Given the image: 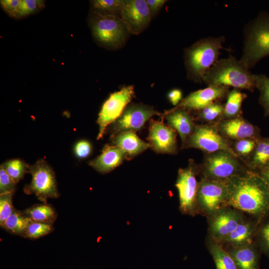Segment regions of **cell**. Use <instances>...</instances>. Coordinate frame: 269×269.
Listing matches in <instances>:
<instances>
[{"label": "cell", "mask_w": 269, "mask_h": 269, "mask_svg": "<svg viewBox=\"0 0 269 269\" xmlns=\"http://www.w3.org/2000/svg\"><path fill=\"white\" fill-rule=\"evenodd\" d=\"M226 206L261 217L269 212V186L256 171L245 169L228 181Z\"/></svg>", "instance_id": "cell-1"}, {"label": "cell", "mask_w": 269, "mask_h": 269, "mask_svg": "<svg viewBox=\"0 0 269 269\" xmlns=\"http://www.w3.org/2000/svg\"><path fill=\"white\" fill-rule=\"evenodd\" d=\"M225 41L224 36L201 38L184 51V63L187 77L198 83L218 61Z\"/></svg>", "instance_id": "cell-2"}, {"label": "cell", "mask_w": 269, "mask_h": 269, "mask_svg": "<svg viewBox=\"0 0 269 269\" xmlns=\"http://www.w3.org/2000/svg\"><path fill=\"white\" fill-rule=\"evenodd\" d=\"M203 82L207 86L232 87L250 91L256 89L255 74L240 59L231 54L218 60L205 74Z\"/></svg>", "instance_id": "cell-3"}, {"label": "cell", "mask_w": 269, "mask_h": 269, "mask_svg": "<svg viewBox=\"0 0 269 269\" xmlns=\"http://www.w3.org/2000/svg\"><path fill=\"white\" fill-rule=\"evenodd\" d=\"M269 56V13L261 12L246 26L240 60L250 69Z\"/></svg>", "instance_id": "cell-4"}, {"label": "cell", "mask_w": 269, "mask_h": 269, "mask_svg": "<svg viewBox=\"0 0 269 269\" xmlns=\"http://www.w3.org/2000/svg\"><path fill=\"white\" fill-rule=\"evenodd\" d=\"M90 25L93 37L98 44L109 49L122 46L129 32L122 18L117 16L93 12Z\"/></svg>", "instance_id": "cell-5"}, {"label": "cell", "mask_w": 269, "mask_h": 269, "mask_svg": "<svg viewBox=\"0 0 269 269\" xmlns=\"http://www.w3.org/2000/svg\"><path fill=\"white\" fill-rule=\"evenodd\" d=\"M240 159L225 150L205 154L203 161L199 167V172L202 178L228 181L246 169Z\"/></svg>", "instance_id": "cell-6"}, {"label": "cell", "mask_w": 269, "mask_h": 269, "mask_svg": "<svg viewBox=\"0 0 269 269\" xmlns=\"http://www.w3.org/2000/svg\"><path fill=\"white\" fill-rule=\"evenodd\" d=\"M27 173L31 175L32 179L23 188L25 194L35 195L44 203L49 198L59 197L55 172L44 159L29 165Z\"/></svg>", "instance_id": "cell-7"}, {"label": "cell", "mask_w": 269, "mask_h": 269, "mask_svg": "<svg viewBox=\"0 0 269 269\" xmlns=\"http://www.w3.org/2000/svg\"><path fill=\"white\" fill-rule=\"evenodd\" d=\"M228 193V181L204 178L198 182L196 205L198 213L212 215L226 206Z\"/></svg>", "instance_id": "cell-8"}, {"label": "cell", "mask_w": 269, "mask_h": 269, "mask_svg": "<svg viewBox=\"0 0 269 269\" xmlns=\"http://www.w3.org/2000/svg\"><path fill=\"white\" fill-rule=\"evenodd\" d=\"M199 166L194 160H189L188 166L179 168L175 183L179 198V210L183 214L194 216L198 214L196 205V195L198 182L196 175Z\"/></svg>", "instance_id": "cell-9"}, {"label": "cell", "mask_w": 269, "mask_h": 269, "mask_svg": "<svg viewBox=\"0 0 269 269\" xmlns=\"http://www.w3.org/2000/svg\"><path fill=\"white\" fill-rule=\"evenodd\" d=\"M185 148H195L205 154L225 150L239 158L233 150L230 141L219 132L216 124L196 125L194 132L187 140Z\"/></svg>", "instance_id": "cell-10"}, {"label": "cell", "mask_w": 269, "mask_h": 269, "mask_svg": "<svg viewBox=\"0 0 269 269\" xmlns=\"http://www.w3.org/2000/svg\"><path fill=\"white\" fill-rule=\"evenodd\" d=\"M134 95V87L128 86L110 95L104 103L98 115L97 123L99 133L97 139L103 138L108 126L121 116Z\"/></svg>", "instance_id": "cell-11"}, {"label": "cell", "mask_w": 269, "mask_h": 269, "mask_svg": "<svg viewBox=\"0 0 269 269\" xmlns=\"http://www.w3.org/2000/svg\"><path fill=\"white\" fill-rule=\"evenodd\" d=\"M155 115H161L149 106L142 104L127 106L121 116L112 124V135L127 131H138Z\"/></svg>", "instance_id": "cell-12"}, {"label": "cell", "mask_w": 269, "mask_h": 269, "mask_svg": "<svg viewBox=\"0 0 269 269\" xmlns=\"http://www.w3.org/2000/svg\"><path fill=\"white\" fill-rule=\"evenodd\" d=\"M208 217L210 235L213 241L219 244L244 219L240 211L229 206L221 208Z\"/></svg>", "instance_id": "cell-13"}, {"label": "cell", "mask_w": 269, "mask_h": 269, "mask_svg": "<svg viewBox=\"0 0 269 269\" xmlns=\"http://www.w3.org/2000/svg\"><path fill=\"white\" fill-rule=\"evenodd\" d=\"M147 137L150 147L158 153L174 154L177 152L176 132L163 121L151 120Z\"/></svg>", "instance_id": "cell-14"}, {"label": "cell", "mask_w": 269, "mask_h": 269, "mask_svg": "<svg viewBox=\"0 0 269 269\" xmlns=\"http://www.w3.org/2000/svg\"><path fill=\"white\" fill-rule=\"evenodd\" d=\"M121 18L129 32L138 34L148 25L150 14L145 0H125Z\"/></svg>", "instance_id": "cell-15"}, {"label": "cell", "mask_w": 269, "mask_h": 269, "mask_svg": "<svg viewBox=\"0 0 269 269\" xmlns=\"http://www.w3.org/2000/svg\"><path fill=\"white\" fill-rule=\"evenodd\" d=\"M229 87L209 85L207 87L193 92L174 108H182L190 112H198L216 102L226 98Z\"/></svg>", "instance_id": "cell-16"}, {"label": "cell", "mask_w": 269, "mask_h": 269, "mask_svg": "<svg viewBox=\"0 0 269 269\" xmlns=\"http://www.w3.org/2000/svg\"><path fill=\"white\" fill-rule=\"evenodd\" d=\"M221 134L228 140H238L246 138L259 139V129L242 117L222 120L216 124Z\"/></svg>", "instance_id": "cell-17"}, {"label": "cell", "mask_w": 269, "mask_h": 269, "mask_svg": "<svg viewBox=\"0 0 269 269\" xmlns=\"http://www.w3.org/2000/svg\"><path fill=\"white\" fill-rule=\"evenodd\" d=\"M161 115L164 116L169 126L178 133L181 140L182 148H185L187 140L196 126L191 112L182 108H174Z\"/></svg>", "instance_id": "cell-18"}, {"label": "cell", "mask_w": 269, "mask_h": 269, "mask_svg": "<svg viewBox=\"0 0 269 269\" xmlns=\"http://www.w3.org/2000/svg\"><path fill=\"white\" fill-rule=\"evenodd\" d=\"M126 158L125 153L117 146L107 144L102 153L89 162V165L97 171L106 173L119 166Z\"/></svg>", "instance_id": "cell-19"}, {"label": "cell", "mask_w": 269, "mask_h": 269, "mask_svg": "<svg viewBox=\"0 0 269 269\" xmlns=\"http://www.w3.org/2000/svg\"><path fill=\"white\" fill-rule=\"evenodd\" d=\"M112 143L119 147L130 159L141 153L150 147L148 143L141 140L134 131L119 133L112 137Z\"/></svg>", "instance_id": "cell-20"}, {"label": "cell", "mask_w": 269, "mask_h": 269, "mask_svg": "<svg viewBox=\"0 0 269 269\" xmlns=\"http://www.w3.org/2000/svg\"><path fill=\"white\" fill-rule=\"evenodd\" d=\"M227 252L233 259L237 269H259V256L252 244L231 247Z\"/></svg>", "instance_id": "cell-21"}, {"label": "cell", "mask_w": 269, "mask_h": 269, "mask_svg": "<svg viewBox=\"0 0 269 269\" xmlns=\"http://www.w3.org/2000/svg\"><path fill=\"white\" fill-rule=\"evenodd\" d=\"M246 165L249 169L260 171L269 166V137H261L247 160Z\"/></svg>", "instance_id": "cell-22"}, {"label": "cell", "mask_w": 269, "mask_h": 269, "mask_svg": "<svg viewBox=\"0 0 269 269\" xmlns=\"http://www.w3.org/2000/svg\"><path fill=\"white\" fill-rule=\"evenodd\" d=\"M255 230L254 224L244 219L221 243L229 245L232 247L251 244Z\"/></svg>", "instance_id": "cell-23"}, {"label": "cell", "mask_w": 269, "mask_h": 269, "mask_svg": "<svg viewBox=\"0 0 269 269\" xmlns=\"http://www.w3.org/2000/svg\"><path fill=\"white\" fill-rule=\"evenodd\" d=\"M247 95L241 90L234 88L228 92L224 104L222 120L235 118L241 115V107Z\"/></svg>", "instance_id": "cell-24"}, {"label": "cell", "mask_w": 269, "mask_h": 269, "mask_svg": "<svg viewBox=\"0 0 269 269\" xmlns=\"http://www.w3.org/2000/svg\"><path fill=\"white\" fill-rule=\"evenodd\" d=\"M22 212L32 221L52 224H53L57 216L54 208L51 205L44 203L34 205Z\"/></svg>", "instance_id": "cell-25"}, {"label": "cell", "mask_w": 269, "mask_h": 269, "mask_svg": "<svg viewBox=\"0 0 269 269\" xmlns=\"http://www.w3.org/2000/svg\"><path fill=\"white\" fill-rule=\"evenodd\" d=\"M32 221L22 211L15 209L1 227L11 234L22 236L28 225Z\"/></svg>", "instance_id": "cell-26"}, {"label": "cell", "mask_w": 269, "mask_h": 269, "mask_svg": "<svg viewBox=\"0 0 269 269\" xmlns=\"http://www.w3.org/2000/svg\"><path fill=\"white\" fill-rule=\"evenodd\" d=\"M208 249L216 269H237L233 259L220 244L212 242L208 246Z\"/></svg>", "instance_id": "cell-27"}, {"label": "cell", "mask_w": 269, "mask_h": 269, "mask_svg": "<svg viewBox=\"0 0 269 269\" xmlns=\"http://www.w3.org/2000/svg\"><path fill=\"white\" fill-rule=\"evenodd\" d=\"M123 0H94L91 1L93 12L104 15L121 17Z\"/></svg>", "instance_id": "cell-28"}, {"label": "cell", "mask_w": 269, "mask_h": 269, "mask_svg": "<svg viewBox=\"0 0 269 269\" xmlns=\"http://www.w3.org/2000/svg\"><path fill=\"white\" fill-rule=\"evenodd\" d=\"M224 104L214 103L196 112L197 119L207 124H215L222 120Z\"/></svg>", "instance_id": "cell-29"}, {"label": "cell", "mask_w": 269, "mask_h": 269, "mask_svg": "<svg viewBox=\"0 0 269 269\" xmlns=\"http://www.w3.org/2000/svg\"><path fill=\"white\" fill-rule=\"evenodd\" d=\"M255 88L260 95L259 103L264 110L266 116H269V77L264 74H255Z\"/></svg>", "instance_id": "cell-30"}, {"label": "cell", "mask_w": 269, "mask_h": 269, "mask_svg": "<svg viewBox=\"0 0 269 269\" xmlns=\"http://www.w3.org/2000/svg\"><path fill=\"white\" fill-rule=\"evenodd\" d=\"M15 181L18 183L27 173L29 165L23 160L16 158L9 160L0 165Z\"/></svg>", "instance_id": "cell-31"}, {"label": "cell", "mask_w": 269, "mask_h": 269, "mask_svg": "<svg viewBox=\"0 0 269 269\" xmlns=\"http://www.w3.org/2000/svg\"><path fill=\"white\" fill-rule=\"evenodd\" d=\"M53 230L52 224L32 221L28 225L22 237L30 239H36L47 235Z\"/></svg>", "instance_id": "cell-32"}, {"label": "cell", "mask_w": 269, "mask_h": 269, "mask_svg": "<svg viewBox=\"0 0 269 269\" xmlns=\"http://www.w3.org/2000/svg\"><path fill=\"white\" fill-rule=\"evenodd\" d=\"M258 140L246 138L236 140L232 145V148L241 159L243 160V158L247 159L253 153Z\"/></svg>", "instance_id": "cell-33"}, {"label": "cell", "mask_w": 269, "mask_h": 269, "mask_svg": "<svg viewBox=\"0 0 269 269\" xmlns=\"http://www.w3.org/2000/svg\"><path fill=\"white\" fill-rule=\"evenodd\" d=\"M44 0H21L17 18H23L41 10L44 6Z\"/></svg>", "instance_id": "cell-34"}, {"label": "cell", "mask_w": 269, "mask_h": 269, "mask_svg": "<svg viewBox=\"0 0 269 269\" xmlns=\"http://www.w3.org/2000/svg\"><path fill=\"white\" fill-rule=\"evenodd\" d=\"M14 192L0 194V225L12 213L15 209L12 205Z\"/></svg>", "instance_id": "cell-35"}, {"label": "cell", "mask_w": 269, "mask_h": 269, "mask_svg": "<svg viewBox=\"0 0 269 269\" xmlns=\"http://www.w3.org/2000/svg\"><path fill=\"white\" fill-rule=\"evenodd\" d=\"M16 183L0 166V194L14 192Z\"/></svg>", "instance_id": "cell-36"}, {"label": "cell", "mask_w": 269, "mask_h": 269, "mask_svg": "<svg viewBox=\"0 0 269 269\" xmlns=\"http://www.w3.org/2000/svg\"><path fill=\"white\" fill-rule=\"evenodd\" d=\"M21 0H1L0 5L4 11L10 17L17 18Z\"/></svg>", "instance_id": "cell-37"}, {"label": "cell", "mask_w": 269, "mask_h": 269, "mask_svg": "<svg viewBox=\"0 0 269 269\" xmlns=\"http://www.w3.org/2000/svg\"><path fill=\"white\" fill-rule=\"evenodd\" d=\"M74 152L79 158L88 157L92 150L91 143L87 140H81L77 142L74 146Z\"/></svg>", "instance_id": "cell-38"}, {"label": "cell", "mask_w": 269, "mask_h": 269, "mask_svg": "<svg viewBox=\"0 0 269 269\" xmlns=\"http://www.w3.org/2000/svg\"><path fill=\"white\" fill-rule=\"evenodd\" d=\"M151 18L156 14L166 2L165 0H145Z\"/></svg>", "instance_id": "cell-39"}, {"label": "cell", "mask_w": 269, "mask_h": 269, "mask_svg": "<svg viewBox=\"0 0 269 269\" xmlns=\"http://www.w3.org/2000/svg\"><path fill=\"white\" fill-rule=\"evenodd\" d=\"M167 96L171 104L175 107L182 100V92L180 89H174L168 93Z\"/></svg>", "instance_id": "cell-40"}, {"label": "cell", "mask_w": 269, "mask_h": 269, "mask_svg": "<svg viewBox=\"0 0 269 269\" xmlns=\"http://www.w3.org/2000/svg\"><path fill=\"white\" fill-rule=\"evenodd\" d=\"M260 236L265 249L269 253V222L262 228Z\"/></svg>", "instance_id": "cell-41"}, {"label": "cell", "mask_w": 269, "mask_h": 269, "mask_svg": "<svg viewBox=\"0 0 269 269\" xmlns=\"http://www.w3.org/2000/svg\"><path fill=\"white\" fill-rule=\"evenodd\" d=\"M258 172L264 178L269 186V166L262 169Z\"/></svg>", "instance_id": "cell-42"}]
</instances>
